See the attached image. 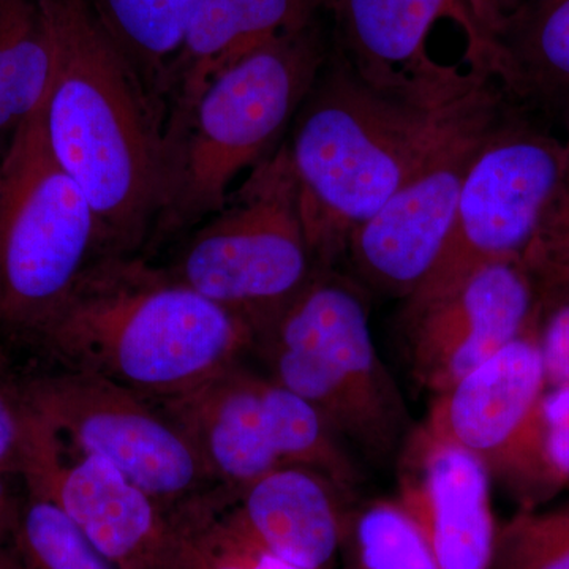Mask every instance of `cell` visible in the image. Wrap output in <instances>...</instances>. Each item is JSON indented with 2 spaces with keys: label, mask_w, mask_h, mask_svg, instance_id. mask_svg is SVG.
I'll return each mask as SVG.
<instances>
[{
  "label": "cell",
  "mask_w": 569,
  "mask_h": 569,
  "mask_svg": "<svg viewBox=\"0 0 569 569\" xmlns=\"http://www.w3.org/2000/svg\"><path fill=\"white\" fill-rule=\"evenodd\" d=\"M488 71L440 66L399 84L331 52L287 146L318 268L335 269L351 233L413 174L449 116Z\"/></svg>",
  "instance_id": "obj_1"
},
{
  "label": "cell",
  "mask_w": 569,
  "mask_h": 569,
  "mask_svg": "<svg viewBox=\"0 0 569 569\" xmlns=\"http://www.w3.org/2000/svg\"><path fill=\"white\" fill-rule=\"evenodd\" d=\"M54 73L41 104L52 156L88 197L102 254H132L167 204L159 99L82 0H43Z\"/></svg>",
  "instance_id": "obj_2"
},
{
  "label": "cell",
  "mask_w": 569,
  "mask_h": 569,
  "mask_svg": "<svg viewBox=\"0 0 569 569\" xmlns=\"http://www.w3.org/2000/svg\"><path fill=\"white\" fill-rule=\"evenodd\" d=\"M249 321L132 254H100L43 325L40 343L67 369L153 402L178 399L257 347Z\"/></svg>",
  "instance_id": "obj_3"
},
{
  "label": "cell",
  "mask_w": 569,
  "mask_h": 569,
  "mask_svg": "<svg viewBox=\"0 0 569 569\" xmlns=\"http://www.w3.org/2000/svg\"><path fill=\"white\" fill-rule=\"evenodd\" d=\"M331 47L332 28L318 14L213 77L167 127L171 171L162 216L176 223L220 211L236 178L271 156Z\"/></svg>",
  "instance_id": "obj_4"
},
{
  "label": "cell",
  "mask_w": 569,
  "mask_h": 569,
  "mask_svg": "<svg viewBox=\"0 0 569 569\" xmlns=\"http://www.w3.org/2000/svg\"><path fill=\"white\" fill-rule=\"evenodd\" d=\"M269 377L306 399L350 447L376 462L411 432L407 403L377 353L353 280L321 269L258 339Z\"/></svg>",
  "instance_id": "obj_5"
},
{
  "label": "cell",
  "mask_w": 569,
  "mask_h": 569,
  "mask_svg": "<svg viewBox=\"0 0 569 569\" xmlns=\"http://www.w3.org/2000/svg\"><path fill=\"white\" fill-rule=\"evenodd\" d=\"M100 254L99 220L52 156L40 107L0 159V326L36 339Z\"/></svg>",
  "instance_id": "obj_6"
},
{
  "label": "cell",
  "mask_w": 569,
  "mask_h": 569,
  "mask_svg": "<svg viewBox=\"0 0 569 569\" xmlns=\"http://www.w3.org/2000/svg\"><path fill=\"white\" fill-rule=\"evenodd\" d=\"M216 213L190 238L170 272L244 318L260 339L321 271L287 146L258 163Z\"/></svg>",
  "instance_id": "obj_7"
},
{
  "label": "cell",
  "mask_w": 569,
  "mask_h": 569,
  "mask_svg": "<svg viewBox=\"0 0 569 569\" xmlns=\"http://www.w3.org/2000/svg\"><path fill=\"white\" fill-rule=\"evenodd\" d=\"M565 159L567 134L507 96L468 171L447 244L403 310L436 301L486 266L522 260Z\"/></svg>",
  "instance_id": "obj_8"
},
{
  "label": "cell",
  "mask_w": 569,
  "mask_h": 569,
  "mask_svg": "<svg viewBox=\"0 0 569 569\" xmlns=\"http://www.w3.org/2000/svg\"><path fill=\"white\" fill-rule=\"evenodd\" d=\"M505 102L498 82L482 77L413 174L351 233L343 257L362 283L406 301L425 283L447 244L471 163Z\"/></svg>",
  "instance_id": "obj_9"
},
{
  "label": "cell",
  "mask_w": 569,
  "mask_h": 569,
  "mask_svg": "<svg viewBox=\"0 0 569 569\" xmlns=\"http://www.w3.org/2000/svg\"><path fill=\"white\" fill-rule=\"evenodd\" d=\"M22 388L63 441L108 460L170 511L216 488L193 441L160 403L67 367Z\"/></svg>",
  "instance_id": "obj_10"
},
{
  "label": "cell",
  "mask_w": 569,
  "mask_h": 569,
  "mask_svg": "<svg viewBox=\"0 0 569 569\" xmlns=\"http://www.w3.org/2000/svg\"><path fill=\"white\" fill-rule=\"evenodd\" d=\"M538 328L437 395L422 425L475 456L519 509L541 508L559 493L542 437V403L549 387Z\"/></svg>",
  "instance_id": "obj_11"
},
{
  "label": "cell",
  "mask_w": 569,
  "mask_h": 569,
  "mask_svg": "<svg viewBox=\"0 0 569 569\" xmlns=\"http://www.w3.org/2000/svg\"><path fill=\"white\" fill-rule=\"evenodd\" d=\"M21 478L26 489L61 508L116 568H170L181 541L174 512L108 460L71 447L47 421Z\"/></svg>",
  "instance_id": "obj_12"
},
{
  "label": "cell",
  "mask_w": 569,
  "mask_h": 569,
  "mask_svg": "<svg viewBox=\"0 0 569 569\" xmlns=\"http://www.w3.org/2000/svg\"><path fill=\"white\" fill-rule=\"evenodd\" d=\"M541 298L522 260L486 266L448 295L403 310L415 380L441 395L539 325Z\"/></svg>",
  "instance_id": "obj_13"
},
{
  "label": "cell",
  "mask_w": 569,
  "mask_h": 569,
  "mask_svg": "<svg viewBox=\"0 0 569 569\" xmlns=\"http://www.w3.org/2000/svg\"><path fill=\"white\" fill-rule=\"evenodd\" d=\"M397 456V500L425 533L438 567L489 569L498 526L485 466L422 425Z\"/></svg>",
  "instance_id": "obj_14"
},
{
  "label": "cell",
  "mask_w": 569,
  "mask_h": 569,
  "mask_svg": "<svg viewBox=\"0 0 569 569\" xmlns=\"http://www.w3.org/2000/svg\"><path fill=\"white\" fill-rule=\"evenodd\" d=\"M239 522L295 569H335L353 496L310 468L284 466L230 496Z\"/></svg>",
  "instance_id": "obj_15"
},
{
  "label": "cell",
  "mask_w": 569,
  "mask_h": 569,
  "mask_svg": "<svg viewBox=\"0 0 569 569\" xmlns=\"http://www.w3.org/2000/svg\"><path fill=\"white\" fill-rule=\"evenodd\" d=\"M260 383V373L239 362L189 395L160 402L193 441L213 486L231 496L283 467Z\"/></svg>",
  "instance_id": "obj_16"
},
{
  "label": "cell",
  "mask_w": 569,
  "mask_h": 569,
  "mask_svg": "<svg viewBox=\"0 0 569 569\" xmlns=\"http://www.w3.org/2000/svg\"><path fill=\"white\" fill-rule=\"evenodd\" d=\"M332 37L366 77L399 84L437 69L426 40L449 18L466 33L470 69L489 70V47L466 0H328Z\"/></svg>",
  "instance_id": "obj_17"
},
{
  "label": "cell",
  "mask_w": 569,
  "mask_h": 569,
  "mask_svg": "<svg viewBox=\"0 0 569 569\" xmlns=\"http://www.w3.org/2000/svg\"><path fill=\"white\" fill-rule=\"evenodd\" d=\"M326 7L328 0H198L171 69L178 103L167 127L186 114L213 77Z\"/></svg>",
  "instance_id": "obj_18"
},
{
  "label": "cell",
  "mask_w": 569,
  "mask_h": 569,
  "mask_svg": "<svg viewBox=\"0 0 569 569\" xmlns=\"http://www.w3.org/2000/svg\"><path fill=\"white\" fill-rule=\"evenodd\" d=\"M489 69L512 102L569 127V0H526L490 43Z\"/></svg>",
  "instance_id": "obj_19"
},
{
  "label": "cell",
  "mask_w": 569,
  "mask_h": 569,
  "mask_svg": "<svg viewBox=\"0 0 569 569\" xmlns=\"http://www.w3.org/2000/svg\"><path fill=\"white\" fill-rule=\"evenodd\" d=\"M54 73V39L43 0H0V134L40 110Z\"/></svg>",
  "instance_id": "obj_20"
},
{
  "label": "cell",
  "mask_w": 569,
  "mask_h": 569,
  "mask_svg": "<svg viewBox=\"0 0 569 569\" xmlns=\"http://www.w3.org/2000/svg\"><path fill=\"white\" fill-rule=\"evenodd\" d=\"M156 96L170 84L198 0H82Z\"/></svg>",
  "instance_id": "obj_21"
},
{
  "label": "cell",
  "mask_w": 569,
  "mask_h": 569,
  "mask_svg": "<svg viewBox=\"0 0 569 569\" xmlns=\"http://www.w3.org/2000/svg\"><path fill=\"white\" fill-rule=\"evenodd\" d=\"M260 387L282 466L310 468L353 496L362 485V471L350 445L316 407L291 389L269 376H261Z\"/></svg>",
  "instance_id": "obj_22"
},
{
  "label": "cell",
  "mask_w": 569,
  "mask_h": 569,
  "mask_svg": "<svg viewBox=\"0 0 569 569\" xmlns=\"http://www.w3.org/2000/svg\"><path fill=\"white\" fill-rule=\"evenodd\" d=\"M339 569H440L429 541L397 498L353 505Z\"/></svg>",
  "instance_id": "obj_23"
},
{
  "label": "cell",
  "mask_w": 569,
  "mask_h": 569,
  "mask_svg": "<svg viewBox=\"0 0 569 569\" xmlns=\"http://www.w3.org/2000/svg\"><path fill=\"white\" fill-rule=\"evenodd\" d=\"M21 569H118L61 508L26 489L14 522Z\"/></svg>",
  "instance_id": "obj_24"
},
{
  "label": "cell",
  "mask_w": 569,
  "mask_h": 569,
  "mask_svg": "<svg viewBox=\"0 0 569 569\" xmlns=\"http://www.w3.org/2000/svg\"><path fill=\"white\" fill-rule=\"evenodd\" d=\"M174 518L208 569H295L244 529L220 489L212 488L176 508Z\"/></svg>",
  "instance_id": "obj_25"
},
{
  "label": "cell",
  "mask_w": 569,
  "mask_h": 569,
  "mask_svg": "<svg viewBox=\"0 0 569 569\" xmlns=\"http://www.w3.org/2000/svg\"><path fill=\"white\" fill-rule=\"evenodd\" d=\"M489 569H569V507L519 509L498 526Z\"/></svg>",
  "instance_id": "obj_26"
},
{
  "label": "cell",
  "mask_w": 569,
  "mask_h": 569,
  "mask_svg": "<svg viewBox=\"0 0 569 569\" xmlns=\"http://www.w3.org/2000/svg\"><path fill=\"white\" fill-rule=\"evenodd\" d=\"M567 159L537 233L522 257L539 298L569 287V127Z\"/></svg>",
  "instance_id": "obj_27"
},
{
  "label": "cell",
  "mask_w": 569,
  "mask_h": 569,
  "mask_svg": "<svg viewBox=\"0 0 569 569\" xmlns=\"http://www.w3.org/2000/svg\"><path fill=\"white\" fill-rule=\"evenodd\" d=\"M39 417L26 397L22 381L0 372V471L22 477L43 432Z\"/></svg>",
  "instance_id": "obj_28"
},
{
  "label": "cell",
  "mask_w": 569,
  "mask_h": 569,
  "mask_svg": "<svg viewBox=\"0 0 569 569\" xmlns=\"http://www.w3.org/2000/svg\"><path fill=\"white\" fill-rule=\"evenodd\" d=\"M538 336L548 387H569V287L541 299Z\"/></svg>",
  "instance_id": "obj_29"
},
{
  "label": "cell",
  "mask_w": 569,
  "mask_h": 569,
  "mask_svg": "<svg viewBox=\"0 0 569 569\" xmlns=\"http://www.w3.org/2000/svg\"><path fill=\"white\" fill-rule=\"evenodd\" d=\"M546 462L553 486H569V387L549 388L542 403Z\"/></svg>",
  "instance_id": "obj_30"
},
{
  "label": "cell",
  "mask_w": 569,
  "mask_h": 569,
  "mask_svg": "<svg viewBox=\"0 0 569 569\" xmlns=\"http://www.w3.org/2000/svg\"><path fill=\"white\" fill-rule=\"evenodd\" d=\"M10 478L0 471V569H21L13 538L20 497L11 490Z\"/></svg>",
  "instance_id": "obj_31"
},
{
  "label": "cell",
  "mask_w": 569,
  "mask_h": 569,
  "mask_svg": "<svg viewBox=\"0 0 569 569\" xmlns=\"http://www.w3.org/2000/svg\"><path fill=\"white\" fill-rule=\"evenodd\" d=\"M523 2L526 0H466L482 39L488 43L489 52L496 33L522 7Z\"/></svg>",
  "instance_id": "obj_32"
},
{
  "label": "cell",
  "mask_w": 569,
  "mask_h": 569,
  "mask_svg": "<svg viewBox=\"0 0 569 569\" xmlns=\"http://www.w3.org/2000/svg\"><path fill=\"white\" fill-rule=\"evenodd\" d=\"M179 531H181V542H179L178 552L168 569H208L182 530L179 529Z\"/></svg>",
  "instance_id": "obj_33"
}]
</instances>
